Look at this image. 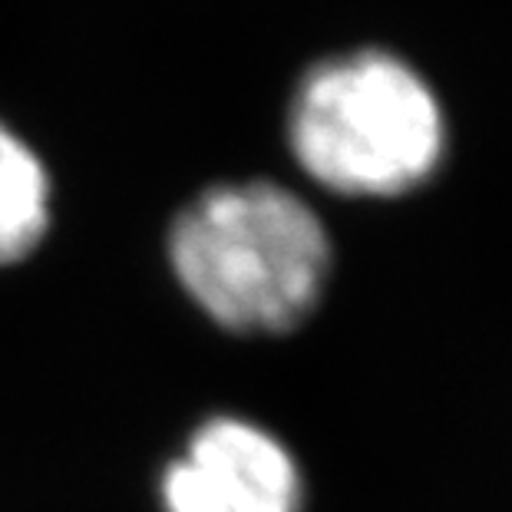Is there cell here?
Wrapping results in <instances>:
<instances>
[{
  "label": "cell",
  "mask_w": 512,
  "mask_h": 512,
  "mask_svg": "<svg viewBox=\"0 0 512 512\" xmlns=\"http://www.w3.org/2000/svg\"><path fill=\"white\" fill-rule=\"evenodd\" d=\"M162 512H301L304 479L285 443L242 417H212L159 483Z\"/></svg>",
  "instance_id": "3957f363"
},
{
  "label": "cell",
  "mask_w": 512,
  "mask_h": 512,
  "mask_svg": "<svg viewBox=\"0 0 512 512\" xmlns=\"http://www.w3.org/2000/svg\"><path fill=\"white\" fill-rule=\"evenodd\" d=\"M50 228V176L40 156L0 123V265L24 261Z\"/></svg>",
  "instance_id": "277c9868"
},
{
  "label": "cell",
  "mask_w": 512,
  "mask_h": 512,
  "mask_svg": "<svg viewBox=\"0 0 512 512\" xmlns=\"http://www.w3.org/2000/svg\"><path fill=\"white\" fill-rule=\"evenodd\" d=\"M331 238L298 192L268 179L199 192L169 228V265L225 331L288 334L318 308Z\"/></svg>",
  "instance_id": "6da1fadb"
},
{
  "label": "cell",
  "mask_w": 512,
  "mask_h": 512,
  "mask_svg": "<svg viewBox=\"0 0 512 512\" xmlns=\"http://www.w3.org/2000/svg\"><path fill=\"white\" fill-rule=\"evenodd\" d=\"M298 166L331 192L397 199L440 172L450 126L437 90L413 63L357 47L314 63L288 106Z\"/></svg>",
  "instance_id": "7a4b0ae2"
}]
</instances>
